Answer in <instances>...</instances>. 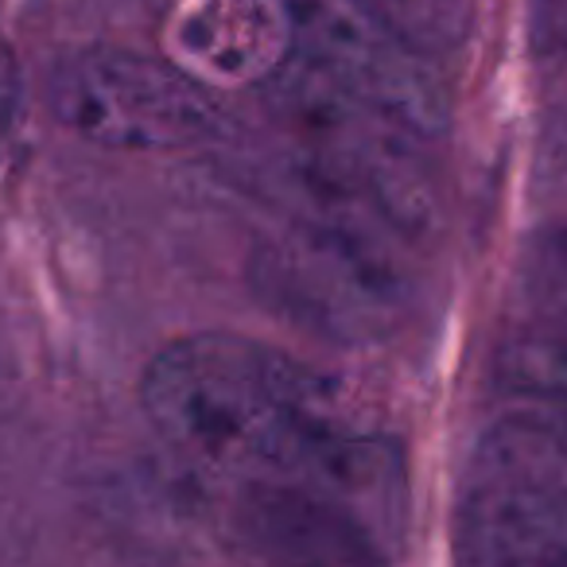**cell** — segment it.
Returning a JSON list of instances; mask_svg holds the SVG:
<instances>
[{"mask_svg":"<svg viewBox=\"0 0 567 567\" xmlns=\"http://www.w3.org/2000/svg\"><path fill=\"white\" fill-rule=\"evenodd\" d=\"M141 404L167 443L265 478L311 482L350 432L319 373L229 331L159 347L144 365Z\"/></svg>","mask_w":567,"mask_h":567,"instance_id":"cell-1","label":"cell"},{"mask_svg":"<svg viewBox=\"0 0 567 567\" xmlns=\"http://www.w3.org/2000/svg\"><path fill=\"white\" fill-rule=\"evenodd\" d=\"M48 110L74 136L113 152H190L234 136L214 86L172 59L105 43L55 59Z\"/></svg>","mask_w":567,"mask_h":567,"instance_id":"cell-2","label":"cell"},{"mask_svg":"<svg viewBox=\"0 0 567 567\" xmlns=\"http://www.w3.org/2000/svg\"><path fill=\"white\" fill-rule=\"evenodd\" d=\"M249 284L284 319L339 342L381 339L409 300V284L385 257L381 237L354 210L284 226L249 257Z\"/></svg>","mask_w":567,"mask_h":567,"instance_id":"cell-3","label":"cell"},{"mask_svg":"<svg viewBox=\"0 0 567 567\" xmlns=\"http://www.w3.org/2000/svg\"><path fill=\"white\" fill-rule=\"evenodd\" d=\"M556 412L497 420L478 440L458 489V559L486 567L567 564V409Z\"/></svg>","mask_w":567,"mask_h":567,"instance_id":"cell-4","label":"cell"},{"mask_svg":"<svg viewBox=\"0 0 567 567\" xmlns=\"http://www.w3.org/2000/svg\"><path fill=\"white\" fill-rule=\"evenodd\" d=\"M296 24H300L296 55L308 66H316L327 82H334L342 94L389 113L420 136L440 133V94L409 63V55H416V51L373 28L354 9L342 12L323 0H300Z\"/></svg>","mask_w":567,"mask_h":567,"instance_id":"cell-5","label":"cell"},{"mask_svg":"<svg viewBox=\"0 0 567 567\" xmlns=\"http://www.w3.org/2000/svg\"><path fill=\"white\" fill-rule=\"evenodd\" d=\"M172 63L214 90L268 86L296 59L288 0H179L164 24Z\"/></svg>","mask_w":567,"mask_h":567,"instance_id":"cell-6","label":"cell"},{"mask_svg":"<svg viewBox=\"0 0 567 567\" xmlns=\"http://www.w3.org/2000/svg\"><path fill=\"white\" fill-rule=\"evenodd\" d=\"M245 544L268 559L300 564H373L385 559L378 536L331 494L296 478H257L237 502Z\"/></svg>","mask_w":567,"mask_h":567,"instance_id":"cell-7","label":"cell"},{"mask_svg":"<svg viewBox=\"0 0 567 567\" xmlns=\"http://www.w3.org/2000/svg\"><path fill=\"white\" fill-rule=\"evenodd\" d=\"M497 370L513 393L567 409V327L517 316L497 350Z\"/></svg>","mask_w":567,"mask_h":567,"instance_id":"cell-8","label":"cell"},{"mask_svg":"<svg viewBox=\"0 0 567 567\" xmlns=\"http://www.w3.org/2000/svg\"><path fill=\"white\" fill-rule=\"evenodd\" d=\"M358 17L416 55H447L474 28V0H347Z\"/></svg>","mask_w":567,"mask_h":567,"instance_id":"cell-9","label":"cell"},{"mask_svg":"<svg viewBox=\"0 0 567 567\" xmlns=\"http://www.w3.org/2000/svg\"><path fill=\"white\" fill-rule=\"evenodd\" d=\"M517 311L567 327V226H551L528 241L517 265Z\"/></svg>","mask_w":567,"mask_h":567,"instance_id":"cell-10","label":"cell"},{"mask_svg":"<svg viewBox=\"0 0 567 567\" xmlns=\"http://www.w3.org/2000/svg\"><path fill=\"white\" fill-rule=\"evenodd\" d=\"M20 110H24V71L9 40H0V148L17 133Z\"/></svg>","mask_w":567,"mask_h":567,"instance_id":"cell-11","label":"cell"},{"mask_svg":"<svg viewBox=\"0 0 567 567\" xmlns=\"http://www.w3.org/2000/svg\"><path fill=\"white\" fill-rule=\"evenodd\" d=\"M533 43L540 55H567V0H533Z\"/></svg>","mask_w":567,"mask_h":567,"instance_id":"cell-12","label":"cell"}]
</instances>
